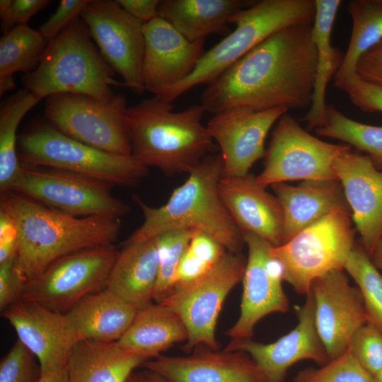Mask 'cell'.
<instances>
[{"label": "cell", "mask_w": 382, "mask_h": 382, "mask_svg": "<svg viewBox=\"0 0 382 382\" xmlns=\"http://www.w3.org/2000/svg\"><path fill=\"white\" fill-rule=\"evenodd\" d=\"M313 24L280 30L261 42L207 84L201 96L205 112H253L311 105L317 65Z\"/></svg>", "instance_id": "obj_1"}, {"label": "cell", "mask_w": 382, "mask_h": 382, "mask_svg": "<svg viewBox=\"0 0 382 382\" xmlns=\"http://www.w3.org/2000/svg\"><path fill=\"white\" fill-rule=\"evenodd\" d=\"M0 209L16 225V265L26 283L64 255L112 245L121 228L120 218L71 216L13 191L1 194Z\"/></svg>", "instance_id": "obj_2"}, {"label": "cell", "mask_w": 382, "mask_h": 382, "mask_svg": "<svg viewBox=\"0 0 382 382\" xmlns=\"http://www.w3.org/2000/svg\"><path fill=\"white\" fill-rule=\"evenodd\" d=\"M224 176L221 154L207 156L177 187L167 202L159 207L147 205L138 195L132 199L144 215L142 224L125 242L144 241L175 229L203 232L233 253H241L243 235L226 208L219 193Z\"/></svg>", "instance_id": "obj_3"}, {"label": "cell", "mask_w": 382, "mask_h": 382, "mask_svg": "<svg viewBox=\"0 0 382 382\" xmlns=\"http://www.w3.org/2000/svg\"><path fill=\"white\" fill-rule=\"evenodd\" d=\"M173 109L172 103L154 96L126 112L131 155L167 176L190 173L219 149L201 122L205 112L201 104L180 112Z\"/></svg>", "instance_id": "obj_4"}, {"label": "cell", "mask_w": 382, "mask_h": 382, "mask_svg": "<svg viewBox=\"0 0 382 382\" xmlns=\"http://www.w3.org/2000/svg\"><path fill=\"white\" fill-rule=\"evenodd\" d=\"M114 75L79 17L49 42L37 67L22 80L25 89L41 100L74 93L110 103L116 96L112 86H125Z\"/></svg>", "instance_id": "obj_5"}, {"label": "cell", "mask_w": 382, "mask_h": 382, "mask_svg": "<svg viewBox=\"0 0 382 382\" xmlns=\"http://www.w3.org/2000/svg\"><path fill=\"white\" fill-rule=\"evenodd\" d=\"M315 0H262L230 19L236 28L206 52L192 74L154 95L172 103L195 86L209 84L255 46L274 33L299 24H313Z\"/></svg>", "instance_id": "obj_6"}, {"label": "cell", "mask_w": 382, "mask_h": 382, "mask_svg": "<svg viewBox=\"0 0 382 382\" xmlns=\"http://www.w3.org/2000/svg\"><path fill=\"white\" fill-rule=\"evenodd\" d=\"M21 165L61 170L110 185L132 187L148 173V167L132 155L96 149L62 133L47 121H37L18 136Z\"/></svg>", "instance_id": "obj_7"}, {"label": "cell", "mask_w": 382, "mask_h": 382, "mask_svg": "<svg viewBox=\"0 0 382 382\" xmlns=\"http://www.w3.org/2000/svg\"><path fill=\"white\" fill-rule=\"evenodd\" d=\"M350 216L349 210H335L286 243L270 247V255L284 267V280L298 294L306 296L316 278L344 270L355 245Z\"/></svg>", "instance_id": "obj_8"}, {"label": "cell", "mask_w": 382, "mask_h": 382, "mask_svg": "<svg viewBox=\"0 0 382 382\" xmlns=\"http://www.w3.org/2000/svg\"><path fill=\"white\" fill-rule=\"evenodd\" d=\"M127 109L121 94L103 103L84 95L60 93L46 98L44 112L47 122L65 135L108 153L129 156Z\"/></svg>", "instance_id": "obj_9"}, {"label": "cell", "mask_w": 382, "mask_h": 382, "mask_svg": "<svg viewBox=\"0 0 382 382\" xmlns=\"http://www.w3.org/2000/svg\"><path fill=\"white\" fill-rule=\"evenodd\" d=\"M119 253L112 244L64 255L25 284L21 299L66 313L85 296L106 287Z\"/></svg>", "instance_id": "obj_10"}, {"label": "cell", "mask_w": 382, "mask_h": 382, "mask_svg": "<svg viewBox=\"0 0 382 382\" xmlns=\"http://www.w3.org/2000/svg\"><path fill=\"white\" fill-rule=\"evenodd\" d=\"M110 187L68 171L21 165L11 191L76 217L120 218L129 207L112 195Z\"/></svg>", "instance_id": "obj_11"}, {"label": "cell", "mask_w": 382, "mask_h": 382, "mask_svg": "<svg viewBox=\"0 0 382 382\" xmlns=\"http://www.w3.org/2000/svg\"><path fill=\"white\" fill-rule=\"evenodd\" d=\"M245 265L241 253L227 252L204 275L173 289L158 302L172 308L184 322L188 332L185 350L199 345L218 350L217 320L227 295L242 281Z\"/></svg>", "instance_id": "obj_12"}, {"label": "cell", "mask_w": 382, "mask_h": 382, "mask_svg": "<svg viewBox=\"0 0 382 382\" xmlns=\"http://www.w3.org/2000/svg\"><path fill=\"white\" fill-rule=\"evenodd\" d=\"M351 148L318 139L284 114L272 132L265 166L257 180L265 187L299 180H338L335 163Z\"/></svg>", "instance_id": "obj_13"}, {"label": "cell", "mask_w": 382, "mask_h": 382, "mask_svg": "<svg viewBox=\"0 0 382 382\" xmlns=\"http://www.w3.org/2000/svg\"><path fill=\"white\" fill-rule=\"evenodd\" d=\"M80 18L100 54L122 76L125 87L141 94L145 91L142 79L144 23L112 0H90Z\"/></svg>", "instance_id": "obj_14"}, {"label": "cell", "mask_w": 382, "mask_h": 382, "mask_svg": "<svg viewBox=\"0 0 382 382\" xmlns=\"http://www.w3.org/2000/svg\"><path fill=\"white\" fill-rule=\"evenodd\" d=\"M248 255L243 277V295L239 317L226 334L231 339H247L253 335L256 324L273 313L289 309L283 289L284 270L270 254L272 245L250 232L243 233Z\"/></svg>", "instance_id": "obj_15"}, {"label": "cell", "mask_w": 382, "mask_h": 382, "mask_svg": "<svg viewBox=\"0 0 382 382\" xmlns=\"http://www.w3.org/2000/svg\"><path fill=\"white\" fill-rule=\"evenodd\" d=\"M310 291L316 327L330 361L347 349L355 332L367 323L363 298L359 288L350 285L341 270L314 279Z\"/></svg>", "instance_id": "obj_16"}, {"label": "cell", "mask_w": 382, "mask_h": 382, "mask_svg": "<svg viewBox=\"0 0 382 382\" xmlns=\"http://www.w3.org/2000/svg\"><path fill=\"white\" fill-rule=\"evenodd\" d=\"M298 323L294 329L274 342L265 344L251 338L231 339L224 351L248 354L263 372L268 382H283L294 364L309 359L319 366L328 361L325 348L318 335L311 292L296 308Z\"/></svg>", "instance_id": "obj_17"}, {"label": "cell", "mask_w": 382, "mask_h": 382, "mask_svg": "<svg viewBox=\"0 0 382 382\" xmlns=\"http://www.w3.org/2000/svg\"><path fill=\"white\" fill-rule=\"evenodd\" d=\"M287 111L284 107L257 112L233 109L214 115L206 127L221 150L224 176L249 173L266 154L265 141L270 128Z\"/></svg>", "instance_id": "obj_18"}, {"label": "cell", "mask_w": 382, "mask_h": 382, "mask_svg": "<svg viewBox=\"0 0 382 382\" xmlns=\"http://www.w3.org/2000/svg\"><path fill=\"white\" fill-rule=\"evenodd\" d=\"M20 340L37 359L40 375L66 367L79 342L66 313L38 303L19 300L4 311Z\"/></svg>", "instance_id": "obj_19"}, {"label": "cell", "mask_w": 382, "mask_h": 382, "mask_svg": "<svg viewBox=\"0 0 382 382\" xmlns=\"http://www.w3.org/2000/svg\"><path fill=\"white\" fill-rule=\"evenodd\" d=\"M142 79L154 95L189 76L204 52V40L190 42L158 16L144 24Z\"/></svg>", "instance_id": "obj_20"}, {"label": "cell", "mask_w": 382, "mask_h": 382, "mask_svg": "<svg viewBox=\"0 0 382 382\" xmlns=\"http://www.w3.org/2000/svg\"><path fill=\"white\" fill-rule=\"evenodd\" d=\"M334 170L342 185L361 245L371 255L382 235V170L352 148L336 160Z\"/></svg>", "instance_id": "obj_21"}, {"label": "cell", "mask_w": 382, "mask_h": 382, "mask_svg": "<svg viewBox=\"0 0 382 382\" xmlns=\"http://www.w3.org/2000/svg\"><path fill=\"white\" fill-rule=\"evenodd\" d=\"M142 366L169 382H268L245 352L210 349L190 356H162Z\"/></svg>", "instance_id": "obj_22"}, {"label": "cell", "mask_w": 382, "mask_h": 382, "mask_svg": "<svg viewBox=\"0 0 382 382\" xmlns=\"http://www.w3.org/2000/svg\"><path fill=\"white\" fill-rule=\"evenodd\" d=\"M219 195L242 233H253L273 246L282 244L283 212L276 195L260 185L257 176H223Z\"/></svg>", "instance_id": "obj_23"}, {"label": "cell", "mask_w": 382, "mask_h": 382, "mask_svg": "<svg viewBox=\"0 0 382 382\" xmlns=\"http://www.w3.org/2000/svg\"><path fill=\"white\" fill-rule=\"evenodd\" d=\"M272 187L283 212L282 243L335 210L350 211L338 180H303L296 186L280 183Z\"/></svg>", "instance_id": "obj_24"}, {"label": "cell", "mask_w": 382, "mask_h": 382, "mask_svg": "<svg viewBox=\"0 0 382 382\" xmlns=\"http://www.w3.org/2000/svg\"><path fill=\"white\" fill-rule=\"evenodd\" d=\"M151 356L129 351L117 342L81 340L66 366L68 382H127L132 372Z\"/></svg>", "instance_id": "obj_25"}, {"label": "cell", "mask_w": 382, "mask_h": 382, "mask_svg": "<svg viewBox=\"0 0 382 382\" xmlns=\"http://www.w3.org/2000/svg\"><path fill=\"white\" fill-rule=\"evenodd\" d=\"M139 309L105 288L85 296L66 313L79 341L117 342Z\"/></svg>", "instance_id": "obj_26"}, {"label": "cell", "mask_w": 382, "mask_h": 382, "mask_svg": "<svg viewBox=\"0 0 382 382\" xmlns=\"http://www.w3.org/2000/svg\"><path fill=\"white\" fill-rule=\"evenodd\" d=\"M158 275L156 237L126 243L119 253L105 288L141 308L154 299Z\"/></svg>", "instance_id": "obj_27"}, {"label": "cell", "mask_w": 382, "mask_h": 382, "mask_svg": "<svg viewBox=\"0 0 382 382\" xmlns=\"http://www.w3.org/2000/svg\"><path fill=\"white\" fill-rule=\"evenodd\" d=\"M315 4L316 15L311 37L317 51L316 73L311 107L303 117L308 130L316 129L327 123V86L343 59L340 50L331 44L332 30L342 1L315 0Z\"/></svg>", "instance_id": "obj_28"}, {"label": "cell", "mask_w": 382, "mask_h": 382, "mask_svg": "<svg viewBox=\"0 0 382 382\" xmlns=\"http://www.w3.org/2000/svg\"><path fill=\"white\" fill-rule=\"evenodd\" d=\"M255 1L243 0H163L158 16L190 42L224 32L231 18Z\"/></svg>", "instance_id": "obj_29"}, {"label": "cell", "mask_w": 382, "mask_h": 382, "mask_svg": "<svg viewBox=\"0 0 382 382\" xmlns=\"http://www.w3.org/2000/svg\"><path fill=\"white\" fill-rule=\"evenodd\" d=\"M187 340V328L179 315L168 306L151 303L139 310L117 342L126 349L155 358L174 344Z\"/></svg>", "instance_id": "obj_30"}, {"label": "cell", "mask_w": 382, "mask_h": 382, "mask_svg": "<svg viewBox=\"0 0 382 382\" xmlns=\"http://www.w3.org/2000/svg\"><path fill=\"white\" fill-rule=\"evenodd\" d=\"M347 10L352 21V33L334 76L335 88L342 91L357 75L361 57L382 40V0H353L349 2Z\"/></svg>", "instance_id": "obj_31"}, {"label": "cell", "mask_w": 382, "mask_h": 382, "mask_svg": "<svg viewBox=\"0 0 382 382\" xmlns=\"http://www.w3.org/2000/svg\"><path fill=\"white\" fill-rule=\"evenodd\" d=\"M49 42L39 30L20 25L0 39V96L15 88L13 74L30 73L39 65Z\"/></svg>", "instance_id": "obj_32"}, {"label": "cell", "mask_w": 382, "mask_h": 382, "mask_svg": "<svg viewBox=\"0 0 382 382\" xmlns=\"http://www.w3.org/2000/svg\"><path fill=\"white\" fill-rule=\"evenodd\" d=\"M40 100L28 90L9 96L0 108V192L11 190L21 164L17 152V129L23 117Z\"/></svg>", "instance_id": "obj_33"}, {"label": "cell", "mask_w": 382, "mask_h": 382, "mask_svg": "<svg viewBox=\"0 0 382 382\" xmlns=\"http://www.w3.org/2000/svg\"><path fill=\"white\" fill-rule=\"evenodd\" d=\"M327 123L315 129L322 137L338 139L365 154L382 170V127L359 122L332 105L327 107Z\"/></svg>", "instance_id": "obj_34"}, {"label": "cell", "mask_w": 382, "mask_h": 382, "mask_svg": "<svg viewBox=\"0 0 382 382\" xmlns=\"http://www.w3.org/2000/svg\"><path fill=\"white\" fill-rule=\"evenodd\" d=\"M344 270L361 291L367 323L382 332V274L361 245H354Z\"/></svg>", "instance_id": "obj_35"}, {"label": "cell", "mask_w": 382, "mask_h": 382, "mask_svg": "<svg viewBox=\"0 0 382 382\" xmlns=\"http://www.w3.org/2000/svg\"><path fill=\"white\" fill-rule=\"evenodd\" d=\"M227 252L222 245L209 235L195 231L178 267L173 289L204 275Z\"/></svg>", "instance_id": "obj_36"}, {"label": "cell", "mask_w": 382, "mask_h": 382, "mask_svg": "<svg viewBox=\"0 0 382 382\" xmlns=\"http://www.w3.org/2000/svg\"><path fill=\"white\" fill-rule=\"evenodd\" d=\"M195 230L175 229L157 236L158 275L154 299L160 302L172 291L179 264Z\"/></svg>", "instance_id": "obj_37"}, {"label": "cell", "mask_w": 382, "mask_h": 382, "mask_svg": "<svg viewBox=\"0 0 382 382\" xmlns=\"http://www.w3.org/2000/svg\"><path fill=\"white\" fill-rule=\"evenodd\" d=\"M294 382H374V379L347 349L319 368L299 372Z\"/></svg>", "instance_id": "obj_38"}, {"label": "cell", "mask_w": 382, "mask_h": 382, "mask_svg": "<svg viewBox=\"0 0 382 382\" xmlns=\"http://www.w3.org/2000/svg\"><path fill=\"white\" fill-rule=\"evenodd\" d=\"M347 349L372 376L382 369V332L369 323L354 334Z\"/></svg>", "instance_id": "obj_39"}, {"label": "cell", "mask_w": 382, "mask_h": 382, "mask_svg": "<svg viewBox=\"0 0 382 382\" xmlns=\"http://www.w3.org/2000/svg\"><path fill=\"white\" fill-rule=\"evenodd\" d=\"M35 356L18 340L1 360L0 382H36Z\"/></svg>", "instance_id": "obj_40"}, {"label": "cell", "mask_w": 382, "mask_h": 382, "mask_svg": "<svg viewBox=\"0 0 382 382\" xmlns=\"http://www.w3.org/2000/svg\"><path fill=\"white\" fill-rule=\"evenodd\" d=\"M48 0H1L0 17L3 33L28 22L49 5Z\"/></svg>", "instance_id": "obj_41"}, {"label": "cell", "mask_w": 382, "mask_h": 382, "mask_svg": "<svg viewBox=\"0 0 382 382\" xmlns=\"http://www.w3.org/2000/svg\"><path fill=\"white\" fill-rule=\"evenodd\" d=\"M26 281L16 265V256L0 263V309L21 299Z\"/></svg>", "instance_id": "obj_42"}, {"label": "cell", "mask_w": 382, "mask_h": 382, "mask_svg": "<svg viewBox=\"0 0 382 382\" xmlns=\"http://www.w3.org/2000/svg\"><path fill=\"white\" fill-rule=\"evenodd\" d=\"M343 91L354 105L362 111L382 112V86L367 82L356 75Z\"/></svg>", "instance_id": "obj_43"}, {"label": "cell", "mask_w": 382, "mask_h": 382, "mask_svg": "<svg viewBox=\"0 0 382 382\" xmlns=\"http://www.w3.org/2000/svg\"><path fill=\"white\" fill-rule=\"evenodd\" d=\"M90 0H62L56 11L40 27L39 31L48 41L57 37L80 15Z\"/></svg>", "instance_id": "obj_44"}, {"label": "cell", "mask_w": 382, "mask_h": 382, "mask_svg": "<svg viewBox=\"0 0 382 382\" xmlns=\"http://www.w3.org/2000/svg\"><path fill=\"white\" fill-rule=\"evenodd\" d=\"M356 74L367 82L382 86V40L361 57Z\"/></svg>", "instance_id": "obj_45"}, {"label": "cell", "mask_w": 382, "mask_h": 382, "mask_svg": "<svg viewBox=\"0 0 382 382\" xmlns=\"http://www.w3.org/2000/svg\"><path fill=\"white\" fill-rule=\"evenodd\" d=\"M18 233L11 216L0 209V263L17 255Z\"/></svg>", "instance_id": "obj_46"}, {"label": "cell", "mask_w": 382, "mask_h": 382, "mask_svg": "<svg viewBox=\"0 0 382 382\" xmlns=\"http://www.w3.org/2000/svg\"><path fill=\"white\" fill-rule=\"evenodd\" d=\"M134 18L146 23L158 16L159 0H117Z\"/></svg>", "instance_id": "obj_47"}, {"label": "cell", "mask_w": 382, "mask_h": 382, "mask_svg": "<svg viewBox=\"0 0 382 382\" xmlns=\"http://www.w3.org/2000/svg\"><path fill=\"white\" fill-rule=\"evenodd\" d=\"M36 382H68V373L66 368L40 375Z\"/></svg>", "instance_id": "obj_48"}, {"label": "cell", "mask_w": 382, "mask_h": 382, "mask_svg": "<svg viewBox=\"0 0 382 382\" xmlns=\"http://www.w3.org/2000/svg\"><path fill=\"white\" fill-rule=\"evenodd\" d=\"M134 376L138 382H169L160 375L147 369Z\"/></svg>", "instance_id": "obj_49"}, {"label": "cell", "mask_w": 382, "mask_h": 382, "mask_svg": "<svg viewBox=\"0 0 382 382\" xmlns=\"http://www.w3.org/2000/svg\"><path fill=\"white\" fill-rule=\"evenodd\" d=\"M370 257L376 267L382 272V235Z\"/></svg>", "instance_id": "obj_50"}, {"label": "cell", "mask_w": 382, "mask_h": 382, "mask_svg": "<svg viewBox=\"0 0 382 382\" xmlns=\"http://www.w3.org/2000/svg\"><path fill=\"white\" fill-rule=\"evenodd\" d=\"M374 382H382V369L373 376Z\"/></svg>", "instance_id": "obj_51"}, {"label": "cell", "mask_w": 382, "mask_h": 382, "mask_svg": "<svg viewBox=\"0 0 382 382\" xmlns=\"http://www.w3.org/2000/svg\"><path fill=\"white\" fill-rule=\"evenodd\" d=\"M127 382H138V381L137 380V378H135V376L134 375H132L129 378L128 380L127 381Z\"/></svg>", "instance_id": "obj_52"}]
</instances>
